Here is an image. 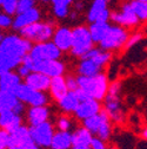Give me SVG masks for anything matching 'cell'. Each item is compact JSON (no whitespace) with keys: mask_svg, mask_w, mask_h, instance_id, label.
Segmentation results:
<instances>
[{"mask_svg":"<svg viewBox=\"0 0 147 149\" xmlns=\"http://www.w3.org/2000/svg\"><path fill=\"white\" fill-rule=\"evenodd\" d=\"M135 149H147V140H140V141H138Z\"/></svg>","mask_w":147,"mask_h":149,"instance_id":"ee69618b","label":"cell"},{"mask_svg":"<svg viewBox=\"0 0 147 149\" xmlns=\"http://www.w3.org/2000/svg\"><path fill=\"white\" fill-rule=\"evenodd\" d=\"M30 57L32 58L33 63L44 62V61H53V59H60L61 51L52 43V40L33 44L30 52Z\"/></svg>","mask_w":147,"mask_h":149,"instance_id":"52a82bcc","label":"cell"},{"mask_svg":"<svg viewBox=\"0 0 147 149\" xmlns=\"http://www.w3.org/2000/svg\"><path fill=\"white\" fill-rule=\"evenodd\" d=\"M121 92V83L119 81H114L112 83L108 84V90H107V94H111V95H120Z\"/></svg>","mask_w":147,"mask_h":149,"instance_id":"ab89813d","label":"cell"},{"mask_svg":"<svg viewBox=\"0 0 147 149\" xmlns=\"http://www.w3.org/2000/svg\"><path fill=\"white\" fill-rule=\"evenodd\" d=\"M28 129H30V134H31L32 140L40 149L49 148L53 135L56 133L54 125L49 121H46V122L38 124V125L28 127Z\"/></svg>","mask_w":147,"mask_h":149,"instance_id":"ba28073f","label":"cell"},{"mask_svg":"<svg viewBox=\"0 0 147 149\" xmlns=\"http://www.w3.org/2000/svg\"><path fill=\"white\" fill-rule=\"evenodd\" d=\"M23 124V116L18 115L11 110L0 113V129L6 130L7 133H12L18 127Z\"/></svg>","mask_w":147,"mask_h":149,"instance_id":"603a6c76","label":"cell"},{"mask_svg":"<svg viewBox=\"0 0 147 149\" xmlns=\"http://www.w3.org/2000/svg\"><path fill=\"white\" fill-rule=\"evenodd\" d=\"M54 30H56V27H54L53 23L39 20L20 30L19 34L24 37L25 39H27L28 42H31L32 44H38V43L51 40Z\"/></svg>","mask_w":147,"mask_h":149,"instance_id":"5b68a950","label":"cell"},{"mask_svg":"<svg viewBox=\"0 0 147 149\" xmlns=\"http://www.w3.org/2000/svg\"><path fill=\"white\" fill-rule=\"evenodd\" d=\"M130 5L139 19V22H147V1H140V0H131Z\"/></svg>","mask_w":147,"mask_h":149,"instance_id":"4dcf8cb0","label":"cell"},{"mask_svg":"<svg viewBox=\"0 0 147 149\" xmlns=\"http://www.w3.org/2000/svg\"><path fill=\"white\" fill-rule=\"evenodd\" d=\"M109 20H111L113 24L122 26L125 29H133L137 25H139V19L137 18V15L134 14L130 1H125L120 10L117 11H111V14H109Z\"/></svg>","mask_w":147,"mask_h":149,"instance_id":"9c48e42d","label":"cell"},{"mask_svg":"<svg viewBox=\"0 0 147 149\" xmlns=\"http://www.w3.org/2000/svg\"><path fill=\"white\" fill-rule=\"evenodd\" d=\"M20 64H23V65H25V66H27L31 71H32V69H33V61H32V58L30 57V54L27 53L26 56H24V57L21 58V62H20Z\"/></svg>","mask_w":147,"mask_h":149,"instance_id":"7bdbcfd3","label":"cell"},{"mask_svg":"<svg viewBox=\"0 0 147 149\" xmlns=\"http://www.w3.org/2000/svg\"><path fill=\"white\" fill-rule=\"evenodd\" d=\"M91 149H108V146L106 144V142L99 140L98 137H93L92 144H91Z\"/></svg>","mask_w":147,"mask_h":149,"instance_id":"b9f144b4","label":"cell"},{"mask_svg":"<svg viewBox=\"0 0 147 149\" xmlns=\"http://www.w3.org/2000/svg\"><path fill=\"white\" fill-rule=\"evenodd\" d=\"M41 20V12L39 8L33 7L31 10H27L25 12L16 13L15 17H13L12 22V29L16 32H19L20 30Z\"/></svg>","mask_w":147,"mask_h":149,"instance_id":"5bb4252c","label":"cell"},{"mask_svg":"<svg viewBox=\"0 0 147 149\" xmlns=\"http://www.w3.org/2000/svg\"><path fill=\"white\" fill-rule=\"evenodd\" d=\"M109 23H101V22H94V23H89L88 31L91 34V38L93 40L94 44H99L100 40L104 38V36L106 34L108 30Z\"/></svg>","mask_w":147,"mask_h":149,"instance_id":"f1b7e54d","label":"cell"},{"mask_svg":"<svg viewBox=\"0 0 147 149\" xmlns=\"http://www.w3.org/2000/svg\"><path fill=\"white\" fill-rule=\"evenodd\" d=\"M72 147V132L56 130L53 135L49 149H71Z\"/></svg>","mask_w":147,"mask_h":149,"instance_id":"484cf974","label":"cell"},{"mask_svg":"<svg viewBox=\"0 0 147 149\" xmlns=\"http://www.w3.org/2000/svg\"><path fill=\"white\" fill-rule=\"evenodd\" d=\"M12 22L13 17L7 15L4 12H0V30H7L12 27Z\"/></svg>","mask_w":147,"mask_h":149,"instance_id":"8d00e7d4","label":"cell"},{"mask_svg":"<svg viewBox=\"0 0 147 149\" xmlns=\"http://www.w3.org/2000/svg\"><path fill=\"white\" fill-rule=\"evenodd\" d=\"M142 39V34L140 32H134L132 34L128 36V38H127V42L124 46L125 50H128V49H132L133 46L138 45V43H140Z\"/></svg>","mask_w":147,"mask_h":149,"instance_id":"e575fe53","label":"cell"},{"mask_svg":"<svg viewBox=\"0 0 147 149\" xmlns=\"http://www.w3.org/2000/svg\"><path fill=\"white\" fill-rule=\"evenodd\" d=\"M51 110L47 105H39V107H30L26 111V117L30 127L38 125L49 120Z\"/></svg>","mask_w":147,"mask_h":149,"instance_id":"d6986e66","label":"cell"},{"mask_svg":"<svg viewBox=\"0 0 147 149\" xmlns=\"http://www.w3.org/2000/svg\"><path fill=\"white\" fill-rule=\"evenodd\" d=\"M21 83H23V79L15 72V70H11V71H7L3 74H0V91L14 94L15 89Z\"/></svg>","mask_w":147,"mask_h":149,"instance_id":"44dd1931","label":"cell"},{"mask_svg":"<svg viewBox=\"0 0 147 149\" xmlns=\"http://www.w3.org/2000/svg\"><path fill=\"white\" fill-rule=\"evenodd\" d=\"M56 125H57V129L61 130V132H71L73 127H74V122L69 117V115L63 114L57 118Z\"/></svg>","mask_w":147,"mask_h":149,"instance_id":"d6a6232c","label":"cell"},{"mask_svg":"<svg viewBox=\"0 0 147 149\" xmlns=\"http://www.w3.org/2000/svg\"><path fill=\"white\" fill-rule=\"evenodd\" d=\"M128 36H130V32H128L127 29L115 24L109 25L106 34L104 36V38L100 40L98 45L104 51H108V52L118 51L125 46Z\"/></svg>","mask_w":147,"mask_h":149,"instance_id":"277c9868","label":"cell"},{"mask_svg":"<svg viewBox=\"0 0 147 149\" xmlns=\"http://www.w3.org/2000/svg\"><path fill=\"white\" fill-rule=\"evenodd\" d=\"M109 1L111 0H93L87 12V20L89 23H108L111 14V11L108 8Z\"/></svg>","mask_w":147,"mask_h":149,"instance_id":"7c38bea8","label":"cell"},{"mask_svg":"<svg viewBox=\"0 0 147 149\" xmlns=\"http://www.w3.org/2000/svg\"><path fill=\"white\" fill-rule=\"evenodd\" d=\"M23 82H24L26 85H28L30 88H32V89H34V90H36V91L46 92V91L48 90L51 78L47 77L46 74H44V73L32 71L27 77H25V78L23 79Z\"/></svg>","mask_w":147,"mask_h":149,"instance_id":"ffe728a7","label":"cell"},{"mask_svg":"<svg viewBox=\"0 0 147 149\" xmlns=\"http://www.w3.org/2000/svg\"><path fill=\"white\" fill-rule=\"evenodd\" d=\"M93 47L94 43L91 38L87 26L78 25L72 29V47L69 52L73 57L80 59Z\"/></svg>","mask_w":147,"mask_h":149,"instance_id":"3957f363","label":"cell"},{"mask_svg":"<svg viewBox=\"0 0 147 149\" xmlns=\"http://www.w3.org/2000/svg\"><path fill=\"white\" fill-rule=\"evenodd\" d=\"M65 81H66L68 91H76L78 89V81H77V76H74V74H67V76H65Z\"/></svg>","mask_w":147,"mask_h":149,"instance_id":"74e56055","label":"cell"},{"mask_svg":"<svg viewBox=\"0 0 147 149\" xmlns=\"http://www.w3.org/2000/svg\"><path fill=\"white\" fill-rule=\"evenodd\" d=\"M19 64L20 63L8 58L3 52H0V74H3L7 71H11V70H15Z\"/></svg>","mask_w":147,"mask_h":149,"instance_id":"1f68e13d","label":"cell"},{"mask_svg":"<svg viewBox=\"0 0 147 149\" xmlns=\"http://www.w3.org/2000/svg\"><path fill=\"white\" fill-rule=\"evenodd\" d=\"M16 5H18V0H0L1 12L11 17H14L16 14Z\"/></svg>","mask_w":147,"mask_h":149,"instance_id":"836d02e7","label":"cell"},{"mask_svg":"<svg viewBox=\"0 0 147 149\" xmlns=\"http://www.w3.org/2000/svg\"><path fill=\"white\" fill-rule=\"evenodd\" d=\"M109 141H112V146L115 149H135L139 140L133 133L118 129L113 130L112 137Z\"/></svg>","mask_w":147,"mask_h":149,"instance_id":"2e32d148","label":"cell"},{"mask_svg":"<svg viewBox=\"0 0 147 149\" xmlns=\"http://www.w3.org/2000/svg\"><path fill=\"white\" fill-rule=\"evenodd\" d=\"M104 72V68L99 66L95 62H93L91 58H80L77 65V73L78 76L82 77H91L95 76Z\"/></svg>","mask_w":147,"mask_h":149,"instance_id":"cb8c5ba5","label":"cell"},{"mask_svg":"<svg viewBox=\"0 0 147 149\" xmlns=\"http://www.w3.org/2000/svg\"><path fill=\"white\" fill-rule=\"evenodd\" d=\"M15 72H16L18 74H19L21 79H24L25 77H27V76H28V74H30L32 71H31L27 66H25V65H23V64H19V65L16 66V69H15Z\"/></svg>","mask_w":147,"mask_h":149,"instance_id":"60d3db41","label":"cell"},{"mask_svg":"<svg viewBox=\"0 0 147 149\" xmlns=\"http://www.w3.org/2000/svg\"><path fill=\"white\" fill-rule=\"evenodd\" d=\"M32 71L44 73L47 77L53 78V77H57V76H64L65 72H66V65L60 59L44 61V62L34 63Z\"/></svg>","mask_w":147,"mask_h":149,"instance_id":"4fadbf2b","label":"cell"},{"mask_svg":"<svg viewBox=\"0 0 147 149\" xmlns=\"http://www.w3.org/2000/svg\"><path fill=\"white\" fill-rule=\"evenodd\" d=\"M15 97L23 102L24 104H27L30 107H39V105H47L49 102V96L46 92L36 91L28 85H26L24 82L18 86L14 91Z\"/></svg>","mask_w":147,"mask_h":149,"instance_id":"8992f818","label":"cell"},{"mask_svg":"<svg viewBox=\"0 0 147 149\" xmlns=\"http://www.w3.org/2000/svg\"><path fill=\"white\" fill-rule=\"evenodd\" d=\"M51 40L61 51V53L69 52V50L72 47V29H69L67 26L57 27L53 32Z\"/></svg>","mask_w":147,"mask_h":149,"instance_id":"e0dca14e","label":"cell"},{"mask_svg":"<svg viewBox=\"0 0 147 149\" xmlns=\"http://www.w3.org/2000/svg\"><path fill=\"white\" fill-rule=\"evenodd\" d=\"M19 102L20 101L12 92L0 91V113L1 111H7V110L13 111L14 108L19 104Z\"/></svg>","mask_w":147,"mask_h":149,"instance_id":"f546056e","label":"cell"},{"mask_svg":"<svg viewBox=\"0 0 147 149\" xmlns=\"http://www.w3.org/2000/svg\"><path fill=\"white\" fill-rule=\"evenodd\" d=\"M78 89L81 90L87 98H93L102 102L108 90V77L104 72L91 77L77 76Z\"/></svg>","mask_w":147,"mask_h":149,"instance_id":"6da1fadb","label":"cell"},{"mask_svg":"<svg viewBox=\"0 0 147 149\" xmlns=\"http://www.w3.org/2000/svg\"><path fill=\"white\" fill-rule=\"evenodd\" d=\"M108 149H115V148H114L113 146H111V147H108Z\"/></svg>","mask_w":147,"mask_h":149,"instance_id":"681fc988","label":"cell"},{"mask_svg":"<svg viewBox=\"0 0 147 149\" xmlns=\"http://www.w3.org/2000/svg\"><path fill=\"white\" fill-rule=\"evenodd\" d=\"M79 103H80V100L77 96L76 91H68L67 94L58 102V105L64 114L71 115V114H74V111L77 110Z\"/></svg>","mask_w":147,"mask_h":149,"instance_id":"d4e9b609","label":"cell"},{"mask_svg":"<svg viewBox=\"0 0 147 149\" xmlns=\"http://www.w3.org/2000/svg\"><path fill=\"white\" fill-rule=\"evenodd\" d=\"M102 110V104L101 102L93 100V98H86L84 101H81L77 108V110L74 111L76 118L80 122L85 121L86 118H89L92 116H94L97 114H99Z\"/></svg>","mask_w":147,"mask_h":149,"instance_id":"9a60e30c","label":"cell"},{"mask_svg":"<svg viewBox=\"0 0 147 149\" xmlns=\"http://www.w3.org/2000/svg\"><path fill=\"white\" fill-rule=\"evenodd\" d=\"M93 137L94 136L92 135L88 130H86L82 125L74 128L72 132L71 149H91V144H92Z\"/></svg>","mask_w":147,"mask_h":149,"instance_id":"ac0fdd59","label":"cell"},{"mask_svg":"<svg viewBox=\"0 0 147 149\" xmlns=\"http://www.w3.org/2000/svg\"><path fill=\"white\" fill-rule=\"evenodd\" d=\"M32 45L33 44L31 42L25 39L19 33H8L4 34V38L0 43V52H3L8 58L20 63L21 58L30 52Z\"/></svg>","mask_w":147,"mask_h":149,"instance_id":"7a4b0ae2","label":"cell"},{"mask_svg":"<svg viewBox=\"0 0 147 149\" xmlns=\"http://www.w3.org/2000/svg\"><path fill=\"white\" fill-rule=\"evenodd\" d=\"M3 38H4V33L0 31V43H1V40H3Z\"/></svg>","mask_w":147,"mask_h":149,"instance_id":"c3c4849f","label":"cell"},{"mask_svg":"<svg viewBox=\"0 0 147 149\" xmlns=\"http://www.w3.org/2000/svg\"><path fill=\"white\" fill-rule=\"evenodd\" d=\"M126 1H131V0H126ZM140 1H147V0H140Z\"/></svg>","mask_w":147,"mask_h":149,"instance_id":"f907efd6","label":"cell"},{"mask_svg":"<svg viewBox=\"0 0 147 149\" xmlns=\"http://www.w3.org/2000/svg\"><path fill=\"white\" fill-rule=\"evenodd\" d=\"M47 91H48L49 97L52 100H54L56 102H59L68 92L66 81H65V74L64 76H57V77L51 78L49 86H48Z\"/></svg>","mask_w":147,"mask_h":149,"instance_id":"7402d4cb","label":"cell"},{"mask_svg":"<svg viewBox=\"0 0 147 149\" xmlns=\"http://www.w3.org/2000/svg\"><path fill=\"white\" fill-rule=\"evenodd\" d=\"M10 134V146L8 147H23L26 149H40L34 143L31 137L30 129L27 125L21 124L15 130H13Z\"/></svg>","mask_w":147,"mask_h":149,"instance_id":"8fae6325","label":"cell"},{"mask_svg":"<svg viewBox=\"0 0 147 149\" xmlns=\"http://www.w3.org/2000/svg\"><path fill=\"white\" fill-rule=\"evenodd\" d=\"M102 109L107 114L108 118L112 123H121L125 120V111L122 109V103L120 95H111L107 94L102 100Z\"/></svg>","mask_w":147,"mask_h":149,"instance_id":"30bf717a","label":"cell"},{"mask_svg":"<svg viewBox=\"0 0 147 149\" xmlns=\"http://www.w3.org/2000/svg\"><path fill=\"white\" fill-rule=\"evenodd\" d=\"M52 4L53 14L58 19H65L71 13L69 6L76 3V0H49Z\"/></svg>","mask_w":147,"mask_h":149,"instance_id":"83f0119b","label":"cell"},{"mask_svg":"<svg viewBox=\"0 0 147 149\" xmlns=\"http://www.w3.org/2000/svg\"><path fill=\"white\" fill-rule=\"evenodd\" d=\"M141 137H142V140H147V127H145L141 130Z\"/></svg>","mask_w":147,"mask_h":149,"instance_id":"f6af8a7d","label":"cell"},{"mask_svg":"<svg viewBox=\"0 0 147 149\" xmlns=\"http://www.w3.org/2000/svg\"><path fill=\"white\" fill-rule=\"evenodd\" d=\"M10 146V134L6 130L0 129V149H7Z\"/></svg>","mask_w":147,"mask_h":149,"instance_id":"f35d334b","label":"cell"},{"mask_svg":"<svg viewBox=\"0 0 147 149\" xmlns=\"http://www.w3.org/2000/svg\"><path fill=\"white\" fill-rule=\"evenodd\" d=\"M82 58H91L93 62H95L99 66L105 68L112 59V52L104 51L100 47H93V49H91Z\"/></svg>","mask_w":147,"mask_h":149,"instance_id":"4316f807","label":"cell"},{"mask_svg":"<svg viewBox=\"0 0 147 149\" xmlns=\"http://www.w3.org/2000/svg\"><path fill=\"white\" fill-rule=\"evenodd\" d=\"M36 1L35 0H18V5H16V13L25 12L27 10H31L35 7Z\"/></svg>","mask_w":147,"mask_h":149,"instance_id":"d590c367","label":"cell"},{"mask_svg":"<svg viewBox=\"0 0 147 149\" xmlns=\"http://www.w3.org/2000/svg\"><path fill=\"white\" fill-rule=\"evenodd\" d=\"M7 149H26V148H23V147H8Z\"/></svg>","mask_w":147,"mask_h":149,"instance_id":"7dc6e473","label":"cell"},{"mask_svg":"<svg viewBox=\"0 0 147 149\" xmlns=\"http://www.w3.org/2000/svg\"><path fill=\"white\" fill-rule=\"evenodd\" d=\"M36 3H41V4H46V3H48L49 0H35Z\"/></svg>","mask_w":147,"mask_h":149,"instance_id":"bcb514c9","label":"cell"}]
</instances>
